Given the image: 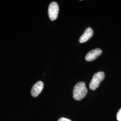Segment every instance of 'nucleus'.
Segmentation results:
<instances>
[{"instance_id": "6", "label": "nucleus", "mask_w": 121, "mask_h": 121, "mask_svg": "<svg viewBox=\"0 0 121 121\" xmlns=\"http://www.w3.org/2000/svg\"><path fill=\"white\" fill-rule=\"evenodd\" d=\"M93 35V31L91 27L87 28L84 32L80 37L79 41L80 43H83L86 42L91 38Z\"/></svg>"}, {"instance_id": "7", "label": "nucleus", "mask_w": 121, "mask_h": 121, "mask_svg": "<svg viewBox=\"0 0 121 121\" xmlns=\"http://www.w3.org/2000/svg\"><path fill=\"white\" fill-rule=\"evenodd\" d=\"M117 119L118 121H121V108L117 112Z\"/></svg>"}, {"instance_id": "3", "label": "nucleus", "mask_w": 121, "mask_h": 121, "mask_svg": "<svg viewBox=\"0 0 121 121\" xmlns=\"http://www.w3.org/2000/svg\"><path fill=\"white\" fill-rule=\"evenodd\" d=\"M59 13V6L56 2H51L48 8V14L51 20L53 21L56 20Z\"/></svg>"}, {"instance_id": "8", "label": "nucleus", "mask_w": 121, "mask_h": 121, "mask_svg": "<svg viewBox=\"0 0 121 121\" xmlns=\"http://www.w3.org/2000/svg\"><path fill=\"white\" fill-rule=\"evenodd\" d=\"M58 121H71L70 120H69L68 118H65V117H61L60 118Z\"/></svg>"}, {"instance_id": "1", "label": "nucleus", "mask_w": 121, "mask_h": 121, "mask_svg": "<svg viewBox=\"0 0 121 121\" xmlns=\"http://www.w3.org/2000/svg\"><path fill=\"white\" fill-rule=\"evenodd\" d=\"M87 92V90L85 82H78L73 87V98L77 100H81L86 96Z\"/></svg>"}, {"instance_id": "2", "label": "nucleus", "mask_w": 121, "mask_h": 121, "mask_svg": "<svg viewBox=\"0 0 121 121\" xmlns=\"http://www.w3.org/2000/svg\"><path fill=\"white\" fill-rule=\"evenodd\" d=\"M104 73L103 72H98L95 73L89 84V87L92 90H95L98 87L100 82L104 78Z\"/></svg>"}, {"instance_id": "5", "label": "nucleus", "mask_w": 121, "mask_h": 121, "mask_svg": "<svg viewBox=\"0 0 121 121\" xmlns=\"http://www.w3.org/2000/svg\"><path fill=\"white\" fill-rule=\"evenodd\" d=\"M43 83L42 81H39L35 83L32 86L31 90V94L34 97H36L40 93L43 89Z\"/></svg>"}, {"instance_id": "4", "label": "nucleus", "mask_w": 121, "mask_h": 121, "mask_svg": "<svg viewBox=\"0 0 121 121\" xmlns=\"http://www.w3.org/2000/svg\"><path fill=\"white\" fill-rule=\"evenodd\" d=\"M102 52V50L99 48L91 50L86 54L85 58V60L87 61H91L95 60L101 54Z\"/></svg>"}]
</instances>
